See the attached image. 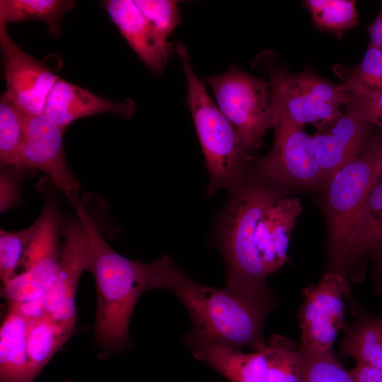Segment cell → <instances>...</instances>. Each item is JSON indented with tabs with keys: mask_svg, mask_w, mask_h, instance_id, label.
Segmentation results:
<instances>
[{
	"mask_svg": "<svg viewBox=\"0 0 382 382\" xmlns=\"http://www.w3.org/2000/svg\"><path fill=\"white\" fill-rule=\"evenodd\" d=\"M155 262L154 289L172 291L189 314L192 329L186 343L264 348V323L276 305L268 287L206 286L192 279L168 255Z\"/></svg>",
	"mask_w": 382,
	"mask_h": 382,
	"instance_id": "6da1fadb",
	"label": "cell"
},
{
	"mask_svg": "<svg viewBox=\"0 0 382 382\" xmlns=\"http://www.w3.org/2000/svg\"><path fill=\"white\" fill-rule=\"evenodd\" d=\"M75 207L91 242L88 272L97 291L96 339L106 349L122 350L129 345V325L137 301L145 291L154 289L155 262L142 263L114 251L83 207Z\"/></svg>",
	"mask_w": 382,
	"mask_h": 382,
	"instance_id": "7a4b0ae2",
	"label": "cell"
},
{
	"mask_svg": "<svg viewBox=\"0 0 382 382\" xmlns=\"http://www.w3.org/2000/svg\"><path fill=\"white\" fill-rule=\"evenodd\" d=\"M183 67L187 86V104L205 158L209 181L207 195L226 189L231 194L245 182L250 150L216 106L195 74L186 47L175 46Z\"/></svg>",
	"mask_w": 382,
	"mask_h": 382,
	"instance_id": "3957f363",
	"label": "cell"
},
{
	"mask_svg": "<svg viewBox=\"0 0 382 382\" xmlns=\"http://www.w3.org/2000/svg\"><path fill=\"white\" fill-rule=\"evenodd\" d=\"M282 197L260 183L245 180L232 193L222 214L219 242L226 265L227 285L262 289L268 276L261 262L256 227L263 211Z\"/></svg>",
	"mask_w": 382,
	"mask_h": 382,
	"instance_id": "277c9868",
	"label": "cell"
},
{
	"mask_svg": "<svg viewBox=\"0 0 382 382\" xmlns=\"http://www.w3.org/2000/svg\"><path fill=\"white\" fill-rule=\"evenodd\" d=\"M270 76L274 112L304 127H315L342 114L341 105L351 103V94L313 71L293 74L284 64L271 62L270 53L261 58Z\"/></svg>",
	"mask_w": 382,
	"mask_h": 382,
	"instance_id": "5b68a950",
	"label": "cell"
},
{
	"mask_svg": "<svg viewBox=\"0 0 382 382\" xmlns=\"http://www.w3.org/2000/svg\"><path fill=\"white\" fill-rule=\"evenodd\" d=\"M377 180L376 146L363 150L325 184L324 208L329 233L331 265L328 271L342 274L356 218Z\"/></svg>",
	"mask_w": 382,
	"mask_h": 382,
	"instance_id": "8992f818",
	"label": "cell"
},
{
	"mask_svg": "<svg viewBox=\"0 0 382 382\" xmlns=\"http://www.w3.org/2000/svg\"><path fill=\"white\" fill-rule=\"evenodd\" d=\"M204 80L244 144L250 150L259 148L275 122L270 83L235 66Z\"/></svg>",
	"mask_w": 382,
	"mask_h": 382,
	"instance_id": "52a82bcc",
	"label": "cell"
},
{
	"mask_svg": "<svg viewBox=\"0 0 382 382\" xmlns=\"http://www.w3.org/2000/svg\"><path fill=\"white\" fill-rule=\"evenodd\" d=\"M297 311L302 345L316 350L332 349L340 330L345 325V301H353L349 281L327 271L316 284L304 288Z\"/></svg>",
	"mask_w": 382,
	"mask_h": 382,
	"instance_id": "ba28073f",
	"label": "cell"
},
{
	"mask_svg": "<svg viewBox=\"0 0 382 382\" xmlns=\"http://www.w3.org/2000/svg\"><path fill=\"white\" fill-rule=\"evenodd\" d=\"M274 137L270 151L260 158V171L282 183L311 189L323 187L322 173L311 136L286 117L274 113Z\"/></svg>",
	"mask_w": 382,
	"mask_h": 382,
	"instance_id": "9c48e42d",
	"label": "cell"
},
{
	"mask_svg": "<svg viewBox=\"0 0 382 382\" xmlns=\"http://www.w3.org/2000/svg\"><path fill=\"white\" fill-rule=\"evenodd\" d=\"M37 222L25 270L2 284L1 293L8 307L41 299L57 277L62 248L59 243L56 207L47 203Z\"/></svg>",
	"mask_w": 382,
	"mask_h": 382,
	"instance_id": "30bf717a",
	"label": "cell"
},
{
	"mask_svg": "<svg viewBox=\"0 0 382 382\" xmlns=\"http://www.w3.org/2000/svg\"><path fill=\"white\" fill-rule=\"evenodd\" d=\"M63 233L64 242L57 277L40 301L45 316L74 328L75 296L83 272L89 270L91 242L85 224L78 216L66 224Z\"/></svg>",
	"mask_w": 382,
	"mask_h": 382,
	"instance_id": "8fae6325",
	"label": "cell"
},
{
	"mask_svg": "<svg viewBox=\"0 0 382 382\" xmlns=\"http://www.w3.org/2000/svg\"><path fill=\"white\" fill-rule=\"evenodd\" d=\"M64 132L44 114L28 115L24 144L15 167L43 171L76 206L80 184L66 162L62 144Z\"/></svg>",
	"mask_w": 382,
	"mask_h": 382,
	"instance_id": "7c38bea8",
	"label": "cell"
},
{
	"mask_svg": "<svg viewBox=\"0 0 382 382\" xmlns=\"http://www.w3.org/2000/svg\"><path fill=\"white\" fill-rule=\"evenodd\" d=\"M0 17V50L6 82L4 96L26 114L43 113L47 97L60 78L23 51L11 39Z\"/></svg>",
	"mask_w": 382,
	"mask_h": 382,
	"instance_id": "4fadbf2b",
	"label": "cell"
},
{
	"mask_svg": "<svg viewBox=\"0 0 382 382\" xmlns=\"http://www.w3.org/2000/svg\"><path fill=\"white\" fill-rule=\"evenodd\" d=\"M371 125L360 110L349 105L345 113L316 127L311 139L323 188L332 175L364 149Z\"/></svg>",
	"mask_w": 382,
	"mask_h": 382,
	"instance_id": "5bb4252c",
	"label": "cell"
},
{
	"mask_svg": "<svg viewBox=\"0 0 382 382\" xmlns=\"http://www.w3.org/2000/svg\"><path fill=\"white\" fill-rule=\"evenodd\" d=\"M112 21L141 61L161 74L175 47L145 18L132 0L103 1Z\"/></svg>",
	"mask_w": 382,
	"mask_h": 382,
	"instance_id": "9a60e30c",
	"label": "cell"
},
{
	"mask_svg": "<svg viewBox=\"0 0 382 382\" xmlns=\"http://www.w3.org/2000/svg\"><path fill=\"white\" fill-rule=\"evenodd\" d=\"M302 211V204L294 196L281 197L267 207L256 227L259 255L267 275L289 262L288 248L291 231Z\"/></svg>",
	"mask_w": 382,
	"mask_h": 382,
	"instance_id": "2e32d148",
	"label": "cell"
},
{
	"mask_svg": "<svg viewBox=\"0 0 382 382\" xmlns=\"http://www.w3.org/2000/svg\"><path fill=\"white\" fill-rule=\"evenodd\" d=\"M134 110L130 98L114 102L59 78L47 97L42 114L65 131L70 123L79 118L110 112L129 119Z\"/></svg>",
	"mask_w": 382,
	"mask_h": 382,
	"instance_id": "e0dca14e",
	"label": "cell"
},
{
	"mask_svg": "<svg viewBox=\"0 0 382 382\" xmlns=\"http://www.w3.org/2000/svg\"><path fill=\"white\" fill-rule=\"evenodd\" d=\"M194 357L231 382H269L270 349L245 353L239 349L195 342L187 343Z\"/></svg>",
	"mask_w": 382,
	"mask_h": 382,
	"instance_id": "ac0fdd59",
	"label": "cell"
},
{
	"mask_svg": "<svg viewBox=\"0 0 382 382\" xmlns=\"http://www.w3.org/2000/svg\"><path fill=\"white\" fill-rule=\"evenodd\" d=\"M382 246V180L377 178L354 221L342 275L354 281L364 257Z\"/></svg>",
	"mask_w": 382,
	"mask_h": 382,
	"instance_id": "d6986e66",
	"label": "cell"
},
{
	"mask_svg": "<svg viewBox=\"0 0 382 382\" xmlns=\"http://www.w3.org/2000/svg\"><path fill=\"white\" fill-rule=\"evenodd\" d=\"M29 319L8 309L0 330L1 382H33L27 352L26 332Z\"/></svg>",
	"mask_w": 382,
	"mask_h": 382,
	"instance_id": "ffe728a7",
	"label": "cell"
},
{
	"mask_svg": "<svg viewBox=\"0 0 382 382\" xmlns=\"http://www.w3.org/2000/svg\"><path fill=\"white\" fill-rule=\"evenodd\" d=\"M355 319L345 323L340 352L352 357L356 365L382 369V316L362 314L356 309Z\"/></svg>",
	"mask_w": 382,
	"mask_h": 382,
	"instance_id": "44dd1931",
	"label": "cell"
},
{
	"mask_svg": "<svg viewBox=\"0 0 382 382\" xmlns=\"http://www.w3.org/2000/svg\"><path fill=\"white\" fill-rule=\"evenodd\" d=\"M73 330L47 316L29 320L27 352L35 377L69 338Z\"/></svg>",
	"mask_w": 382,
	"mask_h": 382,
	"instance_id": "7402d4cb",
	"label": "cell"
},
{
	"mask_svg": "<svg viewBox=\"0 0 382 382\" xmlns=\"http://www.w3.org/2000/svg\"><path fill=\"white\" fill-rule=\"evenodd\" d=\"M74 7L69 0H1L0 17L6 23L36 20L44 22L48 34L58 37L62 33V16Z\"/></svg>",
	"mask_w": 382,
	"mask_h": 382,
	"instance_id": "603a6c76",
	"label": "cell"
},
{
	"mask_svg": "<svg viewBox=\"0 0 382 382\" xmlns=\"http://www.w3.org/2000/svg\"><path fill=\"white\" fill-rule=\"evenodd\" d=\"M28 114L3 95L0 99L1 167L16 166L25 140Z\"/></svg>",
	"mask_w": 382,
	"mask_h": 382,
	"instance_id": "cb8c5ba5",
	"label": "cell"
},
{
	"mask_svg": "<svg viewBox=\"0 0 382 382\" xmlns=\"http://www.w3.org/2000/svg\"><path fill=\"white\" fill-rule=\"evenodd\" d=\"M37 228V221L20 231H0V277L6 283L25 269Z\"/></svg>",
	"mask_w": 382,
	"mask_h": 382,
	"instance_id": "d4e9b609",
	"label": "cell"
},
{
	"mask_svg": "<svg viewBox=\"0 0 382 382\" xmlns=\"http://www.w3.org/2000/svg\"><path fill=\"white\" fill-rule=\"evenodd\" d=\"M301 382H356L332 349L320 351L299 345Z\"/></svg>",
	"mask_w": 382,
	"mask_h": 382,
	"instance_id": "484cf974",
	"label": "cell"
},
{
	"mask_svg": "<svg viewBox=\"0 0 382 382\" xmlns=\"http://www.w3.org/2000/svg\"><path fill=\"white\" fill-rule=\"evenodd\" d=\"M305 4L317 27L337 36L359 24L355 1L308 0Z\"/></svg>",
	"mask_w": 382,
	"mask_h": 382,
	"instance_id": "4316f807",
	"label": "cell"
},
{
	"mask_svg": "<svg viewBox=\"0 0 382 382\" xmlns=\"http://www.w3.org/2000/svg\"><path fill=\"white\" fill-rule=\"evenodd\" d=\"M267 345L270 349L269 382H301V361L296 342L273 335Z\"/></svg>",
	"mask_w": 382,
	"mask_h": 382,
	"instance_id": "83f0119b",
	"label": "cell"
},
{
	"mask_svg": "<svg viewBox=\"0 0 382 382\" xmlns=\"http://www.w3.org/2000/svg\"><path fill=\"white\" fill-rule=\"evenodd\" d=\"M343 79L341 84L347 91H381L382 49L369 46L359 66L347 71Z\"/></svg>",
	"mask_w": 382,
	"mask_h": 382,
	"instance_id": "f1b7e54d",
	"label": "cell"
},
{
	"mask_svg": "<svg viewBox=\"0 0 382 382\" xmlns=\"http://www.w3.org/2000/svg\"><path fill=\"white\" fill-rule=\"evenodd\" d=\"M149 23L166 40L180 24L178 4L172 0H134Z\"/></svg>",
	"mask_w": 382,
	"mask_h": 382,
	"instance_id": "f546056e",
	"label": "cell"
},
{
	"mask_svg": "<svg viewBox=\"0 0 382 382\" xmlns=\"http://www.w3.org/2000/svg\"><path fill=\"white\" fill-rule=\"evenodd\" d=\"M348 91L352 98L349 105L360 110L371 125L377 126L382 131V90L354 89Z\"/></svg>",
	"mask_w": 382,
	"mask_h": 382,
	"instance_id": "4dcf8cb0",
	"label": "cell"
},
{
	"mask_svg": "<svg viewBox=\"0 0 382 382\" xmlns=\"http://www.w3.org/2000/svg\"><path fill=\"white\" fill-rule=\"evenodd\" d=\"M11 168L4 169L1 174V212L10 208L17 201V188L14 174Z\"/></svg>",
	"mask_w": 382,
	"mask_h": 382,
	"instance_id": "1f68e13d",
	"label": "cell"
},
{
	"mask_svg": "<svg viewBox=\"0 0 382 382\" xmlns=\"http://www.w3.org/2000/svg\"><path fill=\"white\" fill-rule=\"evenodd\" d=\"M350 373L356 382H382V369L356 365Z\"/></svg>",
	"mask_w": 382,
	"mask_h": 382,
	"instance_id": "d6a6232c",
	"label": "cell"
},
{
	"mask_svg": "<svg viewBox=\"0 0 382 382\" xmlns=\"http://www.w3.org/2000/svg\"><path fill=\"white\" fill-rule=\"evenodd\" d=\"M368 29L370 35L369 46L382 49V1L376 18Z\"/></svg>",
	"mask_w": 382,
	"mask_h": 382,
	"instance_id": "836d02e7",
	"label": "cell"
},
{
	"mask_svg": "<svg viewBox=\"0 0 382 382\" xmlns=\"http://www.w3.org/2000/svg\"><path fill=\"white\" fill-rule=\"evenodd\" d=\"M377 178L382 180V143L376 145Z\"/></svg>",
	"mask_w": 382,
	"mask_h": 382,
	"instance_id": "e575fe53",
	"label": "cell"
},
{
	"mask_svg": "<svg viewBox=\"0 0 382 382\" xmlns=\"http://www.w3.org/2000/svg\"><path fill=\"white\" fill-rule=\"evenodd\" d=\"M380 255L378 257V267H379V272H380V279H381V284L382 286V246L380 248Z\"/></svg>",
	"mask_w": 382,
	"mask_h": 382,
	"instance_id": "d590c367",
	"label": "cell"
},
{
	"mask_svg": "<svg viewBox=\"0 0 382 382\" xmlns=\"http://www.w3.org/2000/svg\"><path fill=\"white\" fill-rule=\"evenodd\" d=\"M64 382H72V381H70V380H69V379H65V380L64 381Z\"/></svg>",
	"mask_w": 382,
	"mask_h": 382,
	"instance_id": "8d00e7d4",
	"label": "cell"
}]
</instances>
